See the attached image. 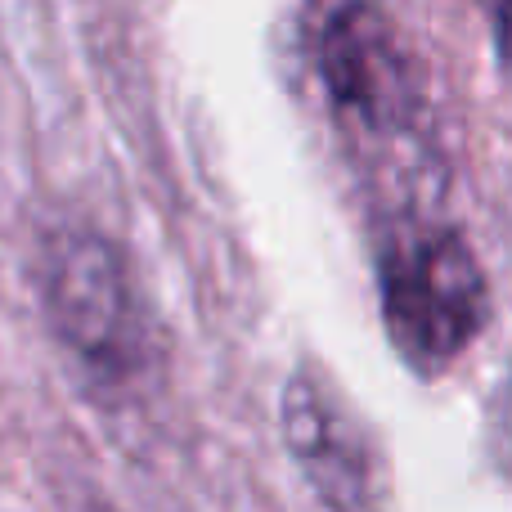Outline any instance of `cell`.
<instances>
[{
  "label": "cell",
  "mask_w": 512,
  "mask_h": 512,
  "mask_svg": "<svg viewBox=\"0 0 512 512\" xmlns=\"http://www.w3.org/2000/svg\"><path fill=\"white\" fill-rule=\"evenodd\" d=\"M45 315L59 342L99 378H131L144 360V324L126 261L104 234L59 230L41 270Z\"/></svg>",
  "instance_id": "3957f363"
},
{
  "label": "cell",
  "mask_w": 512,
  "mask_h": 512,
  "mask_svg": "<svg viewBox=\"0 0 512 512\" xmlns=\"http://www.w3.org/2000/svg\"><path fill=\"white\" fill-rule=\"evenodd\" d=\"M490 18V32H495V50H499V63H504L508 81H512V0H481Z\"/></svg>",
  "instance_id": "5b68a950"
},
{
  "label": "cell",
  "mask_w": 512,
  "mask_h": 512,
  "mask_svg": "<svg viewBox=\"0 0 512 512\" xmlns=\"http://www.w3.org/2000/svg\"><path fill=\"white\" fill-rule=\"evenodd\" d=\"M490 441L504 454H512V364H508L504 387H499V396H495V409H490Z\"/></svg>",
  "instance_id": "8992f818"
},
{
  "label": "cell",
  "mask_w": 512,
  "mask_h": 512,
  "mask_svg": "<svg viewBox=\"0 0 512 512\" xmlns=\"http://www.w3.org/2000/svg\"><path fill=\"white\" fill-rule=\"evenodd\" d=\"M378 297L391 346L423 378L450 369L490 319V288L468 239L414 216L382 234Z\"/></svg>",
  "instance_id": "6da1fadb"
},
{
  "label": "cell",
  "mask_w": 512,
  "mask_h": 512,
  "mask_svg": "<svg viewBox=\"0 0 512 512\" xmlns=\"http://www.w3.org/2000/svg\"><path fill=\"white\" fill-rule=\"evenodd\" d=\"M319 77L337 122L364 144H400L423 122V72L373 0H346L319 36Z\"/></svg>",
  "instance_id": "7a4b0ae2"
},
{
  "label": "cell",
  "mask_w": 512,
  "mask_h": 512,
  "mask_svg": "<svg viewBox=\"0 0 512 512\" xmlns=\"http://www.w3.org/2000/svg\"><path fill=\"white\" fill-rule=\"evenodd\" d=\"M279 423L292 463L328 508H364L378 499L373 436L351 409V400L324 373V364L306 360L288 378Z\"/></svg>",
  "instance_id": "277c9868"
}]
</instances>
